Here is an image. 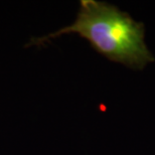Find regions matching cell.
<instances>
[{
  "instance_id": "1",
  "label": "cell",
  "mask_w": 155,
  "mask_h": 155,
  "mask_svg": "<svg viewBox=\"0 0 155 155\" xmlns=\"http://www.w3.org/2000/svg\"><path fill=\"white\" fill-rule=\"evenodd\" d=\"M68 33H77L100 54L130 69L143 70L155 61L145 43L144 24L108 2L82 0L76 20L71 25L35 38L32 42L40 45Z\"/></svg>"
}]
</instances>
